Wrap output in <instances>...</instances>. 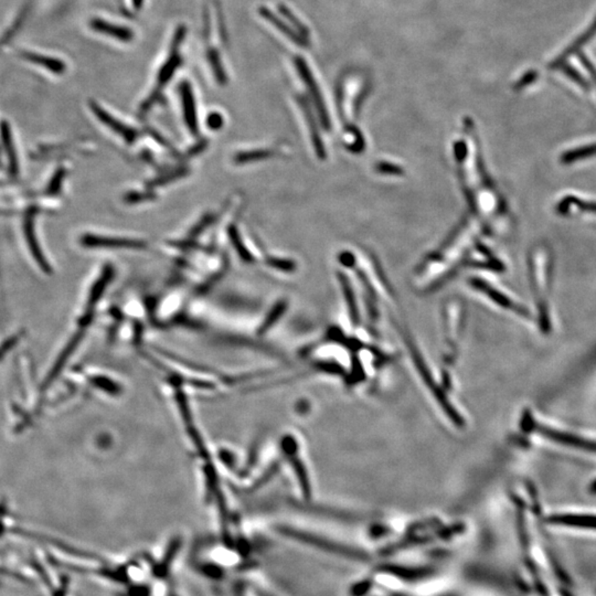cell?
I'll list each match as a JSON object with an SVG mask.
<instances>
[{"label":"cell","instance_id":"3","mask_svg":"<svg viewBox=\"0 0 596 596\" xmlns=\"http://www.w3.org/2000/svg\"><path fill=\"white\" fill-rule=\"evenodd\" d=\"M534 430L538 432V434L547 439L554 441L559 444L566 445V446L575 447L579 450H586V452L596 453V442L591 439H583V437H577L575 434L566 433V432L558 431L554 428H547V426H536L532 424Z\"/></svg>","mask_w":596,"mask_h":596},{"label":"cell","instance_id":"13","mask_svg":"<svg viewBox=\"0 0 596 596\" xmlns=\"http://www.w3.org/2000/svg\"><path fill=\"white\" fill-rule=\"evenodd\" d=\"M272 155H273V152H272V150L262 149V150L240 152V154L236 155L234 160H236V164H247L251 163V161H255V160H260L263 159V158L270 157Z\"/></svg>","mask_w":596,"mask_h":596},{"label":"cell","instance_id":"14","mask_svg":"<svg viewBox=\"0 0 596 596\" xmlns=\"http://www.w3.org/2000/svg\"><path fill=\"white\" fill-rule=\"evenodd\" d=\"M285 305L283 303L277 304V306L275 308H273L271 314L268 315V319L265 320V323L262 326V331H265L272 324L275 323L277 322V318L281 316L283 310H284Z\"/></svg>","mask_w":596,"mask_h":596},{"label":"cell","instance_id":"9","mask_svg":"<svg viewBox=\"0 0 596 596\" xmlns=\"http://www.w3.org/2000/svg\"><path fill=\"white\" fill-rule=\"evenodd\" d=\"M19 55L24 58V59L27 60L28 62L42 67V68L49 70L52 73L62 74L64 73L65 69H67V65L63 63V61L55 59V58L38 55L35 52L26 51V50L20 51Z\"/></svg>","mask_w":596,"mask_h":596},{"label":"cell","instance_id":"4","mask_svg":"<svg viewBox=\"0 0 596 596\" xmlns=\"http://www.w3.org/2000/svg\"><path fill=\"white\" fill-rule=\"evenodd\" d=\"M81 244L87 247H94V249H144L147 244L137 240H128V238H107V236H94V234H85L81 238Z\"/></svg>","mask_w":596,"mask_h":596},{"label":"cell","instance_id":"7","mask_svg":"<svg viewBox=\"0 0 596 596\" xmlns=\"http://www.w3.org/2000/svg\"><path fill=\"white\" fill-rule=\"evenodd\" d=\"M547 523L558 526L596 530V516L593 515H552L547 518Z\"/></svg>","mask_w":596,"mask_h":596},{"label":"cell","instance_id":"8","mask_svg":"<svg viewBox=\"0 0 596 596\" xmlns=\"http://www.w3.org/2000/svg\"><path fill=\"white\" fill-rule=\"evenodd\" d=\"M89 27L92 28L95 31H98V33L109 35V37L117 39L119 41H124V42H128V41H130L134 38V33L132 30L128 29V28L122 27V26L109 24V22L105 21V20L92 19L89 21Z\"/></svg>","mask_w":596,"mask_h":596},{"label":"cell","instance_id":"17","mask_svg":"<svg viewBox=\"0 0 596 596\" xmlns=\"http://www.w3.org/2000/svg\"><path fill=\"white\" fill-rule=\"evenodd\" d=\"M63 176H64V171L60 170L57 175H55L53 178H52L51 184H50L49 191L50 193H55L61 187V182H62Z\"/></svg>","mask_w":596,"mask_h":596},{"label":"cell","instance_id":"5","mask_svg":"<svg viewBox=\"0 0 596 596\" xmlns=\"http://www.w3.org/2000/svg\"><path fill=\"white\" fill-rule=\"evenodd\" d=\"M89 107L94 112V114L100 119V122L104 123L112 130H114L115 133L119 134V136H122L123 139L128 141V143H130V144L134 143L136 139L139 137V133L135 130L128 128L126 125L123 124L122 122H119V119L109 115L107 112L104 111L95 102H91Z\"/></svg>","mask_w":596,"mask_h":596},{"label":"cell","instance_id":"16","mask_svg":"<svg viewBox=\"0 0 596 596\" xmlns=\"http://www.w3.org/2000/svg\"><path fill=\"white\" fill-rule=\"evenodd\" d=\"M596 152V145L592 147H586V148H583L582 150L577 152H571V154L566 155V159L568 161H572V160H575L579 157H586L588 155L595 154Z\"/></svg>","mask_w":596,"mask_h":596},{"label":"cell","instance_id":"10","mask_svg":"<svg viewBox=\"0 0 596 596\" xmlns=\"http://www.w3.org/2000/svg\"><path fill=\"white\" fill-rule=\"evenodd\" d=\"M114 277V270L112 266L107 265L104 268L103 272H102V275L98 277V281L95 282V284L93 285L92 290H91V293H89V308H92V307L95 306V304L98 303L100 301V298L103 295L104 292H105L106 288H107V285L111 282L112 279Z\"/></svg>","mask_w":596,"mask_h":596},{"label":"cell","instance_id":"15","mask_svg":"<svg viewBox=\"0 0 596 596\" xmlns=\"http://www.w3.org/2000/svg\"><path fill=\"white\" fill-rule=\"evenodd\" d=\"M223 117L219 113H211L207 117V126L210 130H218L223 126Z\"/></svg>","mask_w":596,"mask_h":596},{"label":"cell","instance_id":"6","mask_svg":"<svg viewBox=\"0 0 596 596\" xmlns=\"http://www.w3.org/2000/svg\"><path fill=\"white\" fill-rule=\"evenodd\" d=\"M180 95H182V107H184V122L193 135L198 134V119H197V109H195V98H193L191 85L188 82H184L180 85Z\"/></svg>","mask_w":596,"mask_h":596},{"label":"cell","instance_id":"12","mask_svg":"<svg viewBox=\"0 0 596 596\" xmlns=\"http://www.w3.org/2000/svg\"><path fill=\"white\" fill-rule=\"evenodd\" d=\"M229 236H230V240L232 244H234V247H236V252L240 255V258L245 261V262H252V255L247 251V247H245L243 242H242L240 234L238 232V229L236 227H230L229 228Z\"/></svg>","mask_w":596,"mask_h":596},{"label":"cell","instance_id":"11","mask_svg":"<svg viewBox=\"0 0 596 596\" xmlns=\"http://www.w3.org/2000/svg\"><path fill=\"white\" fill-rule=\"evenodd\" d=\"M260 12L263 15L265 19L270 20L274 26H277V28H279L282 33H284L285 35H288V38L292 39V40L295 41V42H298V44H303V40H301V39L299 38L295 33H294L293 30L290 29L288 26L285 25L284 22L281 21L279 18L274 16L271 11L268 10V9L265 8H262L261 9Z\"/></svg>","mask_w":596,"mask_h":596},{"label":"cell","instance_id":"1","mask_svg":"<svg viewBox=\"0 0 596 596\" xmlns=\"http://www.w3.org/2000/svg\"><path fill=\"white\" fill-rule=\"evenodd\" d=\"M184 37H186V27L184 26H179L176 33H175L174 41H173V46H171L170 55H169L168 59L166 60L165 64L160 69L159 73L157 76V85L155 87L152 94L149 95L148 100L141 106V111H148L152 107V104L156 103V100L161 95V91H163L164 87L170 81L179 65L182 63L180 46H182Z\"/></svg>","mask_w":596,"mask_h":596},{"label":"cell","instance_id":"2","mask_svg":"<svg viewBox=\"0 0 596 596\" xmlns=\"http://www.w3.org/2000/svg\"><path fill=\"white\" fill-rule=\"evenodd\" d=\"M403 338L405 340V344H407V347L409 348L410 355L412 357L413 362H414L415 367H417V371L421 374L423 381L430 387V390L433 393V396H435L439 403L441 404V407H443L445 413H447L450 420L455 423L456 426H463V419H462L461 415L458 414L457 411L452 407V404L447 401L444 393L439 389V385L434 383L431 372L428 370L422 355L419 353V350L415 347V344L413 342L412 339L410 338L407 333H403Z\"/></svg>","mask_w":596,"mask_h":596}]
</instances>
